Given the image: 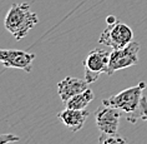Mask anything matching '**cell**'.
<instances>
[{"mask_svg":"<svg viewBox=\"0 0 147 144\" xmlns=\"http://www.w3.org/2000/svg\"><path fill=\"white\" fill-rule=\"evenodd\" d=\"M39 23L38 14L34 13L28 3L13 4L4 19V27L14 39L20 42Z\"/></svg>","mask_w":147,"mask_h":144,"instance_id":"1","label":"cell"},{"mask_svg":"<svg viewBox=\"0 0 147 144\" xmlns=\"http://www.w3.org/2000/svg\"><path fill=\"white\" fill-rule=\"evenodd\" d=\"M146 87L147 84L145 82H140L137 85L127 88L120 93L104 99L102 104L125 112L127 114V120L131 123H136L137 119H140V104L143 97V89H146Z\"/></svg>","mask_w":147,"mask_h":144,"instance_id":"2","label":"cell"},{"mask_svg":"<svg viewBox=\"0 0 147 144\" xmlns=\"http://www.w3.org/2000/svg\"><path fill=\"white\" fill-rule=\"evenodd\" d=\"M134 31L128 25L116 21L115 24H107V27L98 38V43L110 46L112 49H121L134 42Z\"/></svg>","mask_w":147,"mask_h":144,"instance_id":"3","label":"cell"},{"mask_svg":"<svg viewBox=\"0 0 147 144\" xmlns=\"http://www.w3.org/2000/svg\"><path fill=\"white\" fill-rule=\"evenodd\" d=\"M138 51L140 44L136 42H131L128 45L121 49H113L110 53V61L106 74L112 75L117 70L126 69L138 64Z\"/></svg>","mask_w":147,"mask_h":144,"instance_id":"4","label":"cell"},{"mask_svg":"<svg viewBox=\"0 0 147 144\" xmlns=\"http://www.w3.org/2000/svg\"><path fill=\"white\" fill-rule=\"evenodd\" d=\"M110 61V53L101 49L91 50L87 57L84 59L82 65L85 69L84 79L89 84L95 83L101 74H106Z\"/></svg>","mask_w":147,"mask_h":144,"instance_id":"5","label":"cell"},{"mask_svg":"<svg viewBox=\"0 0 147 144\" xmlns=\"http://www.w3.org/2000/svg\"><path fill=\"white\" fill-rule=\"evenodd\" d=\"M36 55L25 50H13V49H0V63L5 69H20L26 73L31 72L32 63Z\"/></svg>","mask_w":147,"mask_h":144,"instance_id":"6","label":"cell"},{"mask_svg":"<svg viewBox=\"0 0 147 144\" xmlns=\"http://www.w3.org/2000/svg\"><path fill=\"white\" fill-rule=\"evenodd\" d=\"M121 119V110L113 106L104 105L98 106L95 113V121L101 133L105 134H117Z\"/></svg>","mask_w":147,"mask_h":144,"instance_id":"7","label":"cell"},{"mask_svg":"<svg viewBox=\"0 0 147 144\" xmlns=\"http://www.w3.org/2000/svg\"><path fill=\"white\" fill-rule=\"evenodd\" d=\"M90 112L87 109H70L65 108L57 114L59 120L71 132H79L86 123Z\"/></svg>","mask_w":147,"mask_h":144,"instance_id":"8","label":"cell"},{"mask_svg":"<svg viewBox=\"0 0 147 144\" xmlns=\"http://www.w3.org/2000/svg\"><path fill=\"white\" fill-rule=\"evenodd\" d=\"M89 88V83L85 79L72 78V76H66L57 83V93L60 95L61 100L66 103L74 95L81 93Z\"/></svg>","mask_w":147,"mask_h":144,"instance_id":"9","label":"cell"},{"mask_svg":"<svg viewBox=\"0 0 147 144\" xmlns=\"http://www.w3.org/2000/svg\"><path fill=\"white\" fill-rule=\"evenodd\" d=\"M94 98H95L94 91L87 88L86 90L70 98L64 104H65V108H70V109H86L87 105L92 102Z\"/></svg>","mask_w":147,"mask_h":144,"instance_id":"10","label":"cell"},{"mask_svg":"<svg viewBox=\"0 0 147 144\" xmlns=\"http://www.w3.org/2000/svg\"><path fill=\"white\" fill-rule=\"evenodd\" d=\"M96 144H127V140L123 136H120L119 134H105L101 133Z\"/></svg>","mask_w":147,"mask_h":144,"instance_id":"11","label":"cell"},{"mask_svg":"<svg viewBox=\"0 0 147 144\" xmlns=\"http://www.w3.org/2000/svg\"><path fill=\"white\" fill-rule=\"evenodd\" d=\"M20 136L11 134V133H6V134H0V144H9L13 142H19Z\"/></svg>","mask_w":147,"mask_h":144,"instance_id":"12","label":"cell"},{"mask_svg":"<svg viewBox=\"0 0 147 144\" xmlns=\"http://www.w3.org/2000/svg\"><path fill=\"white\" fill-rule=\"evenodd\" d=\"M140 119L147 120V97L143 95L141 99V104H140V112H138Z\"/></svg>","mask_w":147,"mask_h":144,"instance_id":"13","label":"cell"},{"mask_svg":"<svg viewBox=\"0 0 147 144\" xmlns=\"http://www.w3.org/2000/svg\"><path fill=\"white\" fill-rule=\"evenodd\" d=\"M117 21V18L115 15H109L106 18V24H115Z\"/></svg>","mask_w":147,"mask_h":144,"instance_id":"14","label":"cell"}]
</instances>
